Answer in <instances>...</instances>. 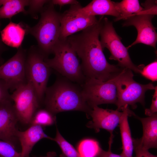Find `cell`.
I'll use <instances>...</instances> for the list:
<instances>
[{"mask_svg": "<svg viewBox=\"0 0 157 157\" xmlns=\"http://www.w3.org/2000/svg\"><path fill=\"white\" fill-rule=\"evenodd\" d=\"M52 53L54 55L53 58L44 59L47 65L63 77L82 85L86 78L77 55L67 38L59 39L53 48Z\"/></svg>", "mask_w": 157, "mask_h": 157, "instance_id": "4", "label": "cell"}, {"mask_svg": "<svg viewBox=\"0 0 157 157\" xmlns=\"http://www.w3.org/2000/svg\"><path fill=\"white\" fill-rule=\"evenodd\" d=\"M99 35L103 50L106 48L110 53V59L117 61V65L122 68H128L135 73H140L142 65L137 66L133 63L128 49L122 43L121 38L116 33L112 22L106 18L102 19Z\"/></svg>", "mask_w": 157, "mask_h": 157, "instance_id": "7", "label": "cell"}, {"mask_svg": "<svg viewBox=\"0 0 157 157\" xmlns=\"http://www.w3.org/2000/svg\"><path fill=\"white\" fill-rule=\"evenodd\" d=\"M19 120L12 100L0 101V140L15 146Z\"/></svg>", "mask_w": 157, "mask_h": 157, "instance_id": "13", "label": "cell"}, {"mask_svg": "<svg viewBox=\"0 0 157 157\" xmlns=\"http://www.w3.org/2000/svg\"><path fill=\"white\" fill-rule=\"evenodd\" d=\"M40 13L38 22L32 27L29 26L28 33L35 38L39 50L48 58L60 39V13L56 11L51 0L44 6Z\"/></svg>", "mask_w": 157, "mask_h": 157, "instance_id": "3", "label": "cell"}, {"mask_svg": "<svg viewBox=\"0 0 157 157\" xmlns=\"http://www.w3.org/2000/svg\"><path fill=\"white\" fill-rule=\"evenodd\" d=\"M157 61L156 60L147 66L143 67L140 74L152 81L157 80Z\"/></svg>", "mask_w": 157, "mask_h": 157, "instance_id": "27", "label": "cell"}, {"mask_svg": "<svg viewBox=\"0 0 157 157\" xmlns=\"http://www.w3.org/2000/svg\"><path fill=\"white\" fill-rule=\"evenodd\" d=\"M27 51L21 46L14 56L0 65V79L6 83L11 91L27 83L25 71Z\"/></svg>", "mask_w": 157, "mask_h": 157, "instance_id": "11", "label": "cell"}, {"mask_svg": "<svg viewBox=\"0 0 157 157\" xmlns=\"http://www.w3.org/2000/svg\"><path fill=\"white\" fill-rule=\"evenodd\" d=\"M11 97L19 121L30 125L34 115L42 104L32 84L27 82L13 91Z\"/></svg>", "mask_w": 157, "mask_h": 157, "instance_id": "10", "label": "cell"}, {"mask_svg": "<svg viewBox=\"0 0 157 157\" xmlns=\"http://www.w3.org/2000/svg\"><path fill=\"white\" fill-rule=\"evenodd\" d=\"M133 76L132 71L126 68H123L117 76V97L115 105L117 107L116 110L119 111H122L126 105L135 109L138 103L144 106L146 92L154 90L155 87L153 83L140 84L134 80Z\"/></svg>", "mask_w": 157, "mask_h": 157, "instance_id": "5", "label": "cell"}, {"mask_svg": "<svg viewBox=\"0 0 157 157\" xmlns=\"http://www.w3.org/2000/svg\"><path fill=\"white\" fill-rule=\"evenodd\" d=\"M78 85L64 77L57 78L46 89L43 102L45 108L55 115L64 111H83L89 118L92 109L85 101L81 87Z\"/></svg>", "mask_w": 157, "mask_h": 157, "instance_id": "2", "label": "cell"}, {"mask_svg": "<svg viewBox=\"0 0 157 157\" xmlns=\"http://www.w3.org/2000/svg\"><path fill=\"white\" fill-rule=\"evenodd\" d=\"M57 156L56 153L54 151H49L48 152L46 156H40V157H56ZM33 157H37L33 156Z\"/></svg>", "mask_w": 157, "mask_h": 157, "instance_id": "34", "label": "cell"}, {"mask_svg": "<svg viewBox=\"0 0 157 157\" xmlns=\"http://www.w3.org/2000/svg\"><path fill=\"white\" fill-rule=\"evenodd\" d=\"M1 22L0 19V32L1 27ZM8 49L6 45L2 42L1 39H0V65L3 63L4 60L2 56L3 53Z\"/></svg>", "mask_w": 157, "mask_h": 157, "instance_id": "33", "label": "cell"}, {"mask_svg": "<svg viewBox=\"0 0 157 157\" xmlns=\"http://www.w3.org/2000/svg\"><path fill=\"white\" fill-rule=\"evenodd\" d=\"M103 17L96 24L69 36L67 40L81 60V69L86 78L106 81L117 76L123 68L109 64L103 53L99 38Z\"/></svg>", "mask_w": 157, "mask_h": 157, "instance_id": "1", "label": "cell"}, {"mask_svg": "<svg viewBox=\"0 0 157 157\" xmlns=\"http://www.w3.org/2000/svg\"><path fill=\"white\" fill-rule=\"evenodd\" d=\"M60 39H66L73 34L83 31L97 23L95 16L78 14L68 10L60 13Z\"/></svg>", "mask_w": 157, "mask_h": 157, "instance_id": "14", "label": "cell"}, {"mask_svg": "<svg viewBox=\"0 0 157 157\" xmlns=\"http://www.w3.org/2000/svg\"><path fill=\"white\" fill-rule=\"evenodd\" d=\"M0 157H1V156H0Z\"/></svg>", "mask_w": 157, "mask_h": 157, "instance_id": "35", "label": "cell"}, {"mask_svg": "<svg viewBox=\"0 0 157 157\" xmlns=\"http://www.w3.org/2000/svg\"><path fill=\"white\" fill-rule=\"evenodd\" d=\"M56 123L55 115L45 108H40L34 115L30 125H38L43 127L51 126Z\"/></svg>", "mask_w": 157, "mask_h": 157, "instance_id": "23", "label": "cell"}, {"mask_svg": "<svg viewBox=\"0 0 157 157\" xmlns=\"http://www.w3.org/2000/svg\"><path fill=\"white\" fill-rule=\"evenodd\" d=\"M51 2L54 5H58L60 7L67 5H72L79 3L75 0H51Z\"/></svg>", "mask_w": 157, "mask_h": 157, "instance_id": "31", "label": "cell"}, {"mask_svg": "<svg viewBox=\"0 0 157 157\" xmlns=\"http://www.w3.org/2000/svg\"><path fill=\"white\" fill-rule=\"evenodd\" d=\"M45 58L37 46H32L27 50L25 61L27 82L32 84L41 104L52 69L45 62Z\"/></svg>", "mask_w": 157, "mask_h": 157, "instance_id": "6", "label": "cell"}, {"mask_svg": "<svg viewBox=\"0 0 157 157\" xmlns=\"http://www.w3.org/2000/svg\"><path fill=\"white\" fill-rule=\"evenodd\" d=\"M9 90V88L6 83L0 79V101L12 100Z\"/></svg>", "mask_w": 157, "mask_h": 157, "instance_id": "29", "label": "cell"}, {"mask_svg": "<svg viewBox=\"0 0 157 157\" xmlns=\"http://www.w3.org/2000/svg\"><path fill=\"white\" fill-rule=\"evenodd\" d=\"M133 117L139 120L142 126L143 135L140 138L141 143L149 149L157 147V113L146 117L135 115Z\"/></svg>", "mask_w": 157, "mask_h": 157, "instance_id": "18", "label": "cell"}, {"mask_svg": "<svg viewBox=\"0 0 157 157\" xmlns=\"http://www.w3.org/2000/svg\"><path fill=\"white\" fill-rule=\"evenodd\" d=\"M102 149L98 141L88 138L79 142L77 150L81 157H98Z\"/></svg>", "mask_w": 157, "mask_h": 157, "instance_id": "22", "label": "cell"}, {"mask_svg": "<svg viewBox=\"0 0 157 157\" xmlns=\"http://www.w3.org/2000/svg\"><path fill=\"white\" fill-rule=\"evenodd\" d=\"M47 0H29L28 9L26 14H29L35 19L38 18V14L43 9L44 6L49 1Z\"/></svg>", "mask_w": 157, "mask_h": 157, "instance_id": "25", "label": "cell"}, {"mask_svg": "<svg viewBox=\"0 0 157 157\" xmlns=\"http://www.w3.org/2000/svg\"><path fill=\"white\" fill-rule=\"evenodd\" d=\"M155 92L153 95L151 106L149 108L145 110V114L148 116H150L154 114L157 113V88L155 87Z\"/></svg>", "mask_w": 157, "mask_h": 157, "instance_id": "30", "label": "cell"}, {"mask_svg": "<svg viewBox=\"0 0 157 157\" xmlns=\"http://www.w3.org/2000/svg\"><path fill=\"white\" fill-rule=\"evenodd\" d=\"M70 10L76 13L88 16H95L97 15H110L116 18L120 15L115 9L113 1L109 0H94L84 7L79 3L71 5Z\"/></svg>", "mask_w": 157, "mask_h": 157, "instance_id": "15", "label": "cell"}, {"mask_svg": "<svg viewBox=\"0 0 157 157\" xmlns=\"http://www.w3.org/2000/svg\"><path fill=\"white\" fill-rule=\"evenodd\" d=\"M143 10L137 15L125 19L123 26H134L137 31L135 40L126 47L127 49L137 44L142 43L156 49L157 41L156 28L152 23L154 15L156 14V5L154 1H148L144 3Z\"/></svg>", "mask_w": 157, "mask_h": 157, "instance_id": "8", "label": "cell"}, {"mask_svg": "<svg viewBox=\"0 0 157 157\" xmlns=\"http://www.w3.org/2000/svg\"><path fill=\"white\" fill-rule=\"evenodd\" d=\"M16 137L21 146L22 157H29L33 147L41 140L47 138L52 140L53 138L44 133L42 127L38 125H31L24 131L18 130Z\"/></svg>", "mask_w": 157, "mask_h": 157, "instance_id": "16", "label": "cell"}, {"mask_svg": "<svg viewBox=\"0 0 157 157\" xmlns=\"http://www.w3.org/2000/svg\"><path fill=\"white\" fill-rule=\"evenodd\" d=\"M29 0H0V19L8 18L10 21L13 17L22 13L26 14L25 9Z\"/></svg>", "mask_w": 157, "mask_h": 157, "instance_id": "20", "label": "cell"}, {"mask_svg": "<svg viewBox=\"0 0 157 157\" xmlns=\"http://www.w3.org/2000/svg\"><path fill=\"white\" fill-rule=\"evenodd\" d=\"M123 113V111L104 109L95 106L92 108L90 115L92 120L88 122L86 126L94 129L96 133L99 132L101 129L107 130L110 134L109 140H113V131L119 125Z\"/></svg>", "mask_w": 157, "mask_h": 157, "instance_id": "12", "label": "cell"}, {"mask_svg": "<svg viewBox=\"0 0 157 157\" xmlns=\"http://www.w3.org/2000/svg\"><path fill=\"white\" fill-rule=\"evenodd\" d=\"M112 143H109V148L107 151L102 149L98 157H123L120 155L112 153L111 151Z\"/></svg>", "mask_w": 157, "mask_h": 157, "instance_id": "32", "label": "cell"}, {"mask_svg": "<svg viewBox=\"0 0 157 157\" xmlns=\"http://www.w3.org/2000/svg\"><path fill=\"white\" fill-rule=\"evenodd\" d=\"M0 156L1 157H22L21 152L17 151L14 146L0 140Z\"/></svg>", "mask_w": 157, "mask_h": 157, "instance_id": "26", "label": "cell"}, {"mask_svg": "<svg viewBox=\"0 0 157 157\" xmlns=\"http://www.w3.org/2000/svg\"><path fill=\"white\" fill-rule=\"evenodd\" d=\"M29 26L22 22L17 24L10 21L0 31L1 39L6 45L17 49L22 46L25 35L28 34Z\"/></svg>", "mask_w": 157, "mask_h": 157, "instance_id": "17", "label": "cell"}, {"mask_svg": "<svg viewBox=\"0 0 157 157\" xmlns=\"http://www.w3.org/2000/svg\"><path fill=\"white\" fill-rule=\"evenodd\" d=\"M123 113L119 124L122 143V151L120 154L123 157H133V138L129 124L128 117L135 114L126 105L123 109Z\"/></svg>", "mask_w": 157, "mask_h": 157, "instance_id": "19", "label": "cell"}, {"mask_svg": "<svg viewBox=\"0 0 157 157\" xmlns=\"http://www.w3.org/2000/svg\"><path fill=\"white\" fill-rule=\"evenodd\" d=\"M52 140L57 143L62 150L60 157H81L77 151L63 137L57 127L56 135Z\"/></svg>", "mask_w": 157, "mask_h": 157, "instance_id": "24", "label": "cell"}, {"mask_svg": "<svg viewBox=\"0 0 157 157\" xmlns=\"http://www.w3.org/2000/svg\"><path fill=\"white\" fill-rule=\"evenodd\" d=\"M113 2L115 9L120 15L119 17L115 19L116 21L136 15L144 9L138 0H123L120 2Z\"/></svg>", "mask_w": 157, "mask_h": 157, "instance_id": "21", "label": "cell"}, {"mask_svg": "<svg viewBox=\"0 0 157 157\" xmlns=\"http://www.w3.org/2000/svg\"><path fill=\"white\" fill-rule=\"evenodd\" d=\"M133 150L135 154V157H157L150 153L148 149L141 144L140 139L133 138Z\"/></svg>", "mask_w": 157, "mask_h": 157, "instance_id": "28", "label": "cell"}, {"mask_svg": "<svg viewBox=\"0 0 157 157\" xmlns=\"http://www.w3.org/2000/svg\"><path fill=\"white\" fill-rule=\"evenodd\" d=\"M117 76L106 81L94 78H86L81 85L82 92L85 101L92 109L101 104L115 105L117 97Z\"/></svg>", "mask_w": 157, "mask_h": 157, "instance_id": "9", "label": "cell"}]
</instances>
